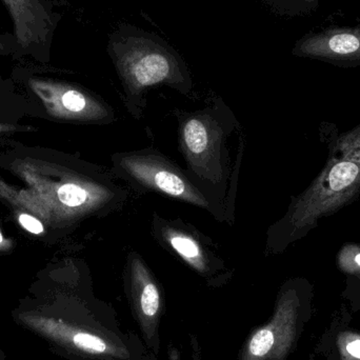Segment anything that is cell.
Here are the masks:
<instances>
[{
  "instance_id": "1",
  "label": "cell",
  "mask_w": 360,
  "mask_h": 360,
  "mask_svg": "<svg viewBox=\"0 0 360 360\" xmlns=\"http://www.w3.org/2000/svg\"><path fill=\"white\" fill-rule=\"evenodd\" d=\"M13 319L68 360H154L139 334L124 330L115 308L88 285L40 308L15 311Z\"/></svg>"
},
{
  "instance_id": "2",
  "label": "cell",
  "mask_w": 360,
  "mask_h": 360,
  "mask_svg": "<svg viewBox=\"0 0 360 360\" xmlns=\"http://www.w3.org/2000/svg\"><path fill=\"white\" fill-rule=\"evenodd\" d=\"M360 197V124L335 137L319 176L292 197L285 215L266 232V252L278 254L304 238L329 217Z\"/></svg>"
},
{
  "instance_id": "3",
  "label": "cell",
  "mask_w": 360,
  "mask_h": 360,
  "mask_svg": "<svg viewBox=\"0 0 360 360\" xmlns=\"http://www.w3.org/2000/svg\"><path fill=\"white\" fill-rule=\"evenodd\" d=\"M179 124V148L186 169L207 195L234 218V201L241 162L232 165L229 139L240 128L221 98L196 111L174 112Z\"/></svg>"
},
{
  "instance_id": "4",
  "label": "cell",
  "mask_w": 360,
  "mask_h": 360,
  "mask_svg": "<svg viewBox=\"0 0 360 360\" xmlns=\"http://www.w3.org/2000/svg\"><path fill=\"white\" fill-rule=\"evenodd\" d=\"M108 54L124 90V103L134 120L143 117L150 89L166 86L188 96L194 84L179 52L156 34L122 23L109 36Z\"/></svg>"
},
{
  "instance_id": "5",
  "label": "cell",
  "mask_w": 360,
  "mask_h": 360,
  "mask_svg": "<svg viewBox=\"0 0 360 360\" xmlns=\"http://www.w3.org/2000/svg\"><path fill=\"white\" fill-rule=\"evenodd\" d=\"M112 173L135 192L155 193L209 212L217 221L232 222L233 217L165 154L154 148L118 152L111 156Z\"/></svg>"
},
{
  "instance_id": "6",
  "label": "cell",
  "mask_w": 360,
  "mask_h": 360,
  "mask_svg": "<svg viewBox=\"0 0 360 360\" xmlns=\"http://www.w3.org/2000/svg\"><path fill=\"white\" fill-rule=\"evenodd\" d=\"M151 230L162 249L179 257L207 287L219 289L232 281L234 270L217 253L214 241L190 222L155 212Z\"/></svg>"
},
{
  "instance_id": "7",
  "label": "cell",
  "mask_w": 360,
  "mask_h": 360,
  "mask_svg": "<svg viewBox=\"0 0 360 360\" xmlns=\"http://www.w3.org/2000/svg\"><path fill=\"white\" fill-rule=\"evenodd\" d=\"M122 283L139 336L153 359L160 360V327L167 310L164 288L141 254L135 251L127 256Z\"/></svg>"
},
{
  "instance_id": "8",
  "label": "cell",
  "mask_w": 360,
  "mask_h": 360,
  "mask_svg": "<svg viewBox=\"0 0 360 360\" xmlns=\"http://www.w3.org/2000/svg\"><path fill=\"white\" fill-rule=\"evenodd\" d=\"M13 22L16 55H31L46 61L50 58L55 32L61 20L52 0H0Z\"/></svg>"
},
{
  "instance_id": "9",
  "label": "cell",
  "mask_w": 360,
  "mask_h": 360,
  "mask_svg": "<svg viewBox=\"0 0 360 360\" xmlns=\"http://www.w3.org/2000/svg\"><path fill=\"white\" fill-rule=\"evenodd\" d=\"M292 54L340 68L360 67V23L310 32L296 41Z\"/></svg>"
},
{
  "instance_id": "10",
  "label": "cell",
  "mask_w": 360,
  "mask_h": 360,
  "mask_svg": "<svg viewBox=\"0 0 360 360\" xmlns=\"http://www.w3.org/2000/svg\"><path fill=\"white\" fill-rule=\"evenodd\" d=\"M271 10L285 17L308 16L316 12L319 0H264Z\"/></svg>"
},
{
  "instance_id": "11",
  "label": "cell",
  "mask_w": 360,
  "mask_h": 360,
  "mask_svg": "<svg viewBox=\"0 0 360 360\" xmlns=\"http://www.w3.org/2000/svg\"><path fill=\"white\" fill-rule=\"evenodd\" d=\"M18 46L16 39L12 33H2L0 32V55H8L15 53L16 55Z\"/></svg>"
},
{
  "instance_id": "12",
  "label": "cell",
  "mask_w": 360,
  "mask_h": 360,
  "mask_svg": "<svg viewBox=\"0 0 360 360\" xmlns=\"http://www.w3.org/2000/svg\"><path fill=\"white\" fill-rule=\"evenodd\" d=\"M19 222L23 228L27 229L29 232L33 233V234H40L44 231L41 222L36 218L32 217V216L22 214L19 217Z\"/></svg>"
},
{
  "instance_id": "13",
  "label": "cell",
  "mask_w": 360,
  "mask_h": 360,
  "mask_svg": "<svg viewBox=\"0 0 360 360\" xmlns=\"http://www.w3.org/2000/svg\"><path fill=\"white\" fill-rule=\"evenodd\" d=\"M188 345H190V360H202V349L196 334L191 333L188 335Z\"/></svg>"
},
{
  "instance_id": "14",
  "label": "cell",
  "mask_w": 360,
  "mask_h": 360,
  "mask_svg": "<svg viewBox=\"0 0 360 360\" xmlns=\"http://www.w3.org/2000/svg\"><path fill=\"white\" fill-rule=\"evenodd\" d=\"M165 360H182L179 349L174 345H169L167 347L166 359Z\"/></svg>"
},
{
  "instance_id": "15",
  "label": "cell",
  "mask_w": 360,
  "mask_h": 360,
  "mask_svg": "<svg viewBox=\"0 0 360 360\" xmlns=\"http://www.w3.org/2000/svg\"><path fill=\"white\" fill-rule=\"evenodd\" d=\"M347 350L350 353L352 356L360 359V340H355V342H350L347 347Z\"/></svg>"
},
{
  "instance_id": "16",
  "label": "cell",
  "mask_w": 360,
  "mask_h": 360,
  "mask_svg": "<svg viewBox=\"0 0 360 360\" xmlns=\"http://www.w3.org/2000/svg\"><path fill=\"white\" fill-rule=\"evenodd\" d=\"M6 359V355L4 354L1 350H0V360Z\"/></svg>"
},
{
  "instance_id": "17",
  "label": "cell",
  "mask_w": 360,
  "mask_h": 360,
  "mask_svg": "<svg viewBox=\"0 0 360 360\" xmlns=\"http://www.w3.org/2000/svg\"><path fill=\"white\" fill-rule=\"evenodd\" d=\"M2 239H4V238H2V235H1V234H0V243H2Z\"/></svg>"
}]
</instances>
